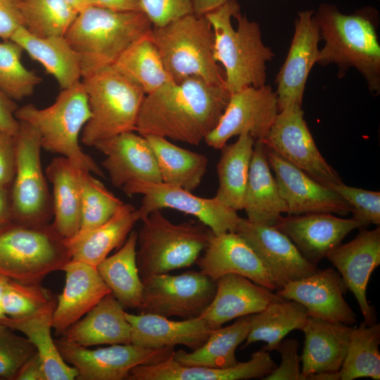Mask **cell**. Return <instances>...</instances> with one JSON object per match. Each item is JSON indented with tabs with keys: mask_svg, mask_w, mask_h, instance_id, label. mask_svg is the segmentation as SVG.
I'll return each instance as SVG.
<instances>
[{
	"mask_svg": "<svg viewBox=\"0 0 380 380\" xmlns=\"http://www.w3.org/2000/svg\"><path fill=\"white\" fill-rule=\"evenodd\" d=\"M231 93L198 77L170 81L146 94L135 132L198 146L220 121Z\"/></svg>",
	"mask_w": 380,
	"mask_h": 380,
	"instance_id": "cell-1",
	"label": "cell"
},
{
	"mask_svg": "<svg viewBox=\"0 0 380 380\" xmlns=\"http://www.w3.org/2000/svg\"><path fill=\"white\" fill-rule=\"evenodd\" d=\"M324 46L317 63L334 64L338 77L348 68H356L364 77L371 94L380 93V45L376 28L378 11L365 7L351 14L339 11L336 6L322 4L315 13Z\"/></svg>",
	"mask_w": 380,
	"mask_h": 380,
	"instance_id": "cell-2",
	"label": "cell"
},
{
	"mask_svg": "<svg viewBox=\"0 0 380 380\" xmlns=\"http://www.w3.org/2000/svg\"><path fill=\"white\" fill-rule=\"evenodd\" d=\"M205 15L214 32L215 59L224 68L227 89L233 94L264 86L266 63L274 53L264 44L258 23L241 13L236 0H227Z\"/></svg>",
	"mask_w": 380,
	"mask_h": 380,
	"instance_id": "cell-3",
	"label": "cell"
},
{
	"mask_svg": "<svg viewBox=\"0 0 380 380\" xmlns=\"http://www.w3.org/2000/svg\"><path fill=\"white\" fill-rule=\"evenodd\" d=\"M152 27L142 11L90 5L78 13L64 37L79 57L82 78L112 66L132 42Z\"/></svg>",
	"mask_w": 380,
	"mask_h": 380,
	"instance_id": "cell-4",
	"label": "cell"
},
{
	"mask_svg": "<svg viewBox=\"0 0 380 380\" xmlns=\"http://www.w3.org/2000/svg\"><path fill=\"white\" fill-rule=\"evenodd\" d=\"M91 113L82 81L61 89L49 106L39 108L32 103L18 107L15 118L32 126L46 151L70 160L82 171L104 177L95 160L85 153L79 139Z\"/></svg>",
	"mask_w": 380,
	"mask_h": 380,
	"instance_id": "cell-5",
	"label": "cell"
},
{
	"mask_svg": "<svg viewBox=\"0 0 380 380\" xmlns=\"http://www.w3.org/2000/svg\"><path fill=\"white\" fill-rule=\"evenodd\" d=\"M153 42L165 70L174 82L198 77L225 86L224 70L215 59V37L205 15H186L152 27Z\"/></svg>",
	"mask_w": 380,
	"mask_h": 380,
	"instance_id": "cell-6",
	"label": "cell"
},
{
	"mask_svg": "<svg viewBox=\"0 0 380 380\" xmlns=\"http://www.w3.org/2000/svg\"><path fill=\"white\" fill-rule=\"evenodd\" d=\"M141 221L137 265L141 279L190 267L213 234L201 222L173 223L160 210L151 211Z\"/></svg>",
	"mask_w": 380,
	"mask_h": 380,
	"instance_id": "cell-7",
	"label": "cell"
},
{
	"mask_svg": "<svg viewBox=\"0 0 380 380\" xmlns=\"http://www.w3.org/2000/svg\"><path fill=\"white\" fill-rule=\"evenodd\" d=\"M90 110V118L81 133L82 142L95 146L120 134L136 129L146 96L135 83L113 66L82 78Z\"/></svg>",
	"mask_w": 380,
	"mask_h": 380,
	"instance_id": "cell-8",
	"label": "cell"
},
{
	"mask_svg": "<svg viewBox=\"0 0 380 380\" xmlns=\"http://www.w3.org/2000/svg\"><path fill=\"white\" fill-rule=\"evenodd\" d=\"M71 260L65 239L51 224L27 226L14 222L0 229V274L39 284Z\"/></svg>",
	"mask_w": 380,
	"mask_h": 380,
	"instance_id": "cell-9",
	"label": "cell"
},
{
	"mask_svg": "<svg viewBox=\"0 0 380 380\" xmlns=\"http://www.w3.org/2000/svg\"><path fill=\"white\" fill-rule=\"evenodd\" d=\"M16 166L10 190L12 220L27 226L50 224L52 197L41 162L42 146L37 131L20 121L15 135Z\"/></svg>",
	"mask_w": 380,
	"mask_h": 380,
	"instance_id": "cell-10",
	"label": "cell"
},
{
	"mask_svg": "<svg viewBox=\"0 0 380 380\" xmlns=\"http://www.w3.org/2000/svg\"><path fill=\"white\" fill-rule=\"evenodd\" d=\"M143 296L138 310L182 319L198 317L212 302L216 283L200 271L177 275L168 273L141 279Z\"/></svg>",
	"mask_w": 380,
	"mask_h": 380,
	"instance_id": "cell-11",
	"label": "cell"
},
{
	"mask_svg": "<svg viewBox=\"0 0 380 380\" xmlns=\"http://www.w3.org/2000/svg\"><path fill=\"white\" fill-rule=\"evenodd\" d=\"M63 360L77 371V380H123L136 366L154 364L168 358L174 347L148 348L132 343L89 349L55 340Z\"/></svg>",
	"mask_w": 380,
	"mask_h": 380,
	"instance_id": "cell-12",
	"label": "cell"
},
{
	"mask_svg": "<svg viewBox=\"0 0 380 380\" xmlns=\"http://www.w3.org/2000/svg\"><path fill=\"white\" fill-rule=\"evenodd\" d=\"M128 196L141 195L138 210L141 220L155 210L171 208L191 215L207 226L215 235L235 232L241 217L237 211L220 203L215 197L196 196L182 187L163 182L139 181L122 188Z\"/></svg>",
	"mask_w": 380,
	"mask_h": 380,
	"instance_id": "cell-13",
	"label": "cell"
},
{
	"mask_svg": "<svg viewBox=\"0 0 380 380\" xmlns=\"http://www.w3.org/2000/svg\"><path fill=\"white\" fill-rule=\"evenodd\" d=\"M303 115L301 106L284 108L263 142L320 184L330 188L343 182L317 148Z\"/></svg>",
	"mask_w": 380,
	"mask_h": 380,
	"instance_id": "cell-14",
	"label": "cell"
},
{
	"mask_svg": "<svg viewBox=\"0 0 380 380\" xmlns=\"http://www.w3.org/2000/svg\"><path fill=\"white\" fill-rule=\"evenodd\" d=\"M279 112L277 96L270 86L246 87L231 94L219 122L204 141L215 149H220L232 137L243 133H248L255 140L264 141Z\"/></svg>",
	"mask_w": 380,
	"mask_h": 380,
	"instance_id": "cell-15",
	"label": "cell"
},
{
	"mask_svg": "<svg viewBox=\"0 0 380 380\" xmlns=\"http://www.w3.org/2000/svg\"><path fill=\"white\" fill-rule=\"evenodd\" d=\"M266 148L288 215L326 213L347 215L352 213V207L341 196Z\"/></svg>",
	"mask_w": 380,
	"mask_h": 380,
	"instance_id": "cell-16",
	"label": "cell"
},
{
	"mask_svg": "<svg viewBox=\"0 0 380 380\" xmlns=\"http://www.w3.org/2000/svg\"><path fill=\"white\" fill-rule=\"evenodd\" d=\"M249 244L272 277L277 290L318 270L308 262L293 243L273 225L240 219L236 232Z\"/></svg>",
	"mask_w": 380,
	"mask_h": 380,
	"instance_id": "cell-17",
	"label": "cell"
},
{
	"mask_svg": "<svg viewBox=\"0 0 380 380\" xmlns=\"http://www.w3.org/2000/svg\"><path fill=\"white\" fill-rule=\"evenodd\" d=\"M320 39L315 12L299 11L286 58L275 80L279 111L289 106H302L307 79L317 63Z\"/></svg>",
	"mask_w": 380,
	"mask_h": 380,
	"instance_id": "cell-18",
	"label": "cell"
},
{
	"mask_svg": "<svg viewBox=\"0 0 380 380\" xmlns=\"http://www.w3.org/2000/svg\"><path fill=\"white\" fill-rule=\"evenodd\" d=\"M326 258L337 269L347 288L355 298L364 322H376V312L367 298L369 277L380 265V228L368 230L360 228L355 239L339 244Z\"/></svg>",
	"mask_w": 380,
	"mask_h": 380,
	"instance_id": "cell-19",
	"label": "cell"
},
{
	"mask_svg": "<svg viewBox=\"0 0 380 380\" xmlns=\"http://www.w3.org/2000/svg\"><path fill=\"white\" fill-rule=\"evenodd\" d=\"M346 291L338 271L329 267L290 281L277 293L284 299L300 303L310 317L354 326L357 316L344 299Z\"/></svg>",
	"mask_w": 380,
	"mask_h": 380,
	"instance_id": "cell-20",
	"label": "cell"
},
{
	"mask_svg": "<svg viewBox=\"0 0 380 380\" xmlns=\"http://www.w3.org/2000/svg\"><path fill=\"white\" fill-rule=\"evenodd\" d=\"M273 226L288 236L303 258L316 267L350 232L364 227L353 217L341 218L326 213L281 216Z\"/></svg>",
	"mask_w": 380,
	"mask_h": 380,
	"instance_id": "cell-21",
	"label": "cell"
},
{
	"mask_svg": "<svg viewBox=\"0 0 380 380\" xmlns=\"http://www.w3.org/2000/svg\"><path fill=\"white\" fill-rule=\"evenodd\" d=\"M196 262L200 272L214 281L225 274H236L272 291L277 290L260 258L236 232L213 234L203 255Z\"/></svg>",
	"mask_w": 380,
	"mask_h": 380,
	"instance_id": "cell-22",
	"label": "cell"
},
{
	"mask_svg": "<svg viewBox=\"0 0 380 380\" xmlns=\"http://www.w3.org/2000/svg\"><path fill=\"white\" fill-rule=\"evenodd\" d=\"M94 147L105 156L102 165L113 186L122 189L139 181L162 182L154 153L147 139L137 132L120 134Z\"/></svg>",
	"mask_w": 380,
	"mask_h": 380,
	"instance_id": "cell-23",
	"label": "cell"
},
{
	"mask_svg": "<svg viewBox=\"0 0 380 380\" xmlns=\"http://www.w3.org/2000/svg\"><path fill=\"white\" fill-rule=\"evenodd\" d=\"M172 355L166 360L141 365L131 369L128 380H247L263 379L277 366L268 351L262 349L251 354L246 362L225 368L184 365Z\"/></svg>",
	"mask_w": 380,
	"mask_h": 380,
	"instance_id": "cell-24",
	"label": "cell"
},
{
	"mask_svg": "<svg viewBox=\"0 0 380 380\" xmlns=\"http://www.w3.org/2000/svg\"><path fill=\"white\" fill-rule=\"evenodd\" d=\"M62 270L65 283L52 317V328L60 336L111 293L94 266L71 259Z\"/></svg>",
	"mask_w": 380,
	"mask_h": 380,
	"instance_id": "cell-25",
	"label": "cell"
},
{
	"mask_svg": "<svg viewBox=\"0 0 380 380\" xmlns=\"http://www.w3.org/2000/svg\"><path fill=\"white\" fill-rule=\"evenodd\" d=\"M215 283L213 299L200 316L213 330L234 319L258 313L269 304L284 299L277 292L236 274H225Z\"/></svg>",
	"mask_w": 380,
	"mask_h": 380,
	"instance_id": "cell-26",
	"label": "cell"
},
{
	"mask_svg": "<svg viewBox=\"0 0 380 380\" xmlns=\"http://www.w3.org/2000/svg\"><path fill=\"white\" fill-rule=\"evenodd\" d=\"M353 327L309 316L302 329L305 341L300 355L301 372L305 380H310L315 374L338 372Z\"/></svg>",
	"mask_w": 380,
	"mask_h": 380,
	"instance_id": "cell-27",
	"label": "cell"
},
{
	"mask_svg": "<svg viewBox=\"0 0 380 380\" xmlns=\"http://www.w3.org/2000/svg\"><path fill=\"white\" fill-rule=\"evenodd\" d=\"M131 327V343L148 348L182 345L194 350L208 339L213 329L200 317L176 321L151 313L125 312Z\"/></svg>",
	"mask_w": 380,
	"mask_h": 380,
	"instance_id": "cell-28",
	"label": "cell"
},
{
	"mask_svg": "<svg viewBox=\"0 0 380 380\" xmlns=\"http://www.w3.org/2000/svg\"><path fill=\"white\" fill-rule=\"evenodd\" d=\"M59 338L84 347L128 344L131 343V327L124 307L110 293Z\"/></svg>",
	"mask_w": 380,
	"mask_h": 380,
	"instance_id": "cell-29",
	"label": "cell"
},
{
	"mask_svg": "<svg viewBox=\"0 0 380 380\" xmlns=\"http://www.w3.org/2000/svg\"><path fill=\"white\" fill-rule=\"evenodd\" d=\"M141 220L138 209L123 203L103 224L86 232H78L65 239L71 259L96 267L115 248H120Z\"/></svg>",
	"mask_w": 380,
	"mask_h": 380,
	"instance_id": "cell-30",
	"label": "cell"
},
{
	"mask_svg": "<svg viewBox=\"0 0 380 380\" xmlns=\"http://www.w3.org/2000/svg\"><path fill=\"white\" fill-rule=\"evenodd\" d=\"M243 210L253 223L274 225L287 206L281 198L262 140H255L250 165Z\"/></svg>",
	"mask_w": 380,
	"mask_h": 380,
	"instance_id": "cell-31",
	"label": "cell"
},
{
	"mask_svg": "<svg viewBox=\"0 0 380 380\" xmlns=\"http://www.w3.org/2000/svg\"><path fill=\"white\" fill-rule=\"evenodd\" d=\"M84 172L63 156L53 158L45 170L46 179L53 186L51 224L65 239L73 236L80 228Z\"/></svg>",
	"mask_w": 380,
	"mask_h": 380,
	"instance_id": "cell-32",
	"label": "cell"
},
{
	"mask_svg": "<svg viewBox=\"0 0 380 380\" xmlns=\"http://www.w3.org/2000/svg\"><path fill=\"white\" fill-rule=\"evenodd\" d=\"M56 302L54 297L44 308L29 317L5 316L0 324L23 333L34 346L46 380H73L77 376V371L63 360L51 336L52 317Z\"/></svg>",
	"mask_w": 380,
	"mask_h": 380,
	"instance_id": "cell-33",
	"label": "cell"
},
{
	"mask_svg": "<svg viewBox=\"0 0 380 380\" xmlns=\"http://www.w3.org/2000/svg\"><path fill=\"white\" fill-rule=\"evenodd\" d=\"M38 61L51 75L61 89L82 80V68L76 52L63 37H38L19 27L10 39Z\"/></svg>",
	"mask_w": 380,
	"mask_h": 380,
	"instance_id": "cell-34",
	"label": "cell"
},
{
	"mask_svg": "<svg viewBox=\"0 0 380 380\" xmlns=\"http://www.w3.org/2000/svg\"><path fill=\"white\" fill-rule=\"evenodd\" d=\"M255 141L248 133H243L235 142L220 148L217 165L218 188L215 197L236 211L243 210Z\"/></svg>",
	"mask_w": 380,
	"mask_h": 380,
	"instance_id": "cell-35",
	"label": "cell"
},
{
	"mask_svg": "<svg viewBox=\"0 0 380 380\" xmlns=\"http://www.w3.org/2000/svg\"><path fill=\"white\" fill-rule=\"evenodd\" d=\"M137 233L132 231L113 255L96 267L111 293L124 308L139 309L143 296V283L137 265Z\"/></svg>",
	"mask_w": 380,
	"mask_h": 380,
	"instance_id": "cell-36",
	"label": "cell"
},
{
	"mask_svg": "<svg viewBox=\"0 0 380 380\" xmlns=\"http://www.w3.org/2000/svg\"><path fill=\"white\" fill-rule=\"evenodd\" d=\"M156 156L162 182L193 191L201 183L208 169L204 154L191 151L157 137H144Z\"/></svg>",
	"mask_w": 380,
	"mask_h": 380,
	"instance_id": "cell-37",
	"label": "cell"
},
{
	"mask_svg": "<svg viewBox=\"0 0 380 380\" xmlns=\"http://www.w3.org/2000/svg\"><path fill=\"white\" fill-rule=\"evenodd\" d=\"M309 315L305 308L293 300L283 299L269 304L262 311L251 315V327L242 348L258 342L262 349L275 350L280 342L293 330H301Z\"/></svg>",
	"mask_w": 380,
	"mask_h": 380,
	"instance_id": "cell-38",
	"label": "cell"
},
{
	"mask_svg": "<svg viewBox=\"0 0 380 380\" xmlns=\"http://www.w3.org/2000/svg\"><path fill=\"white\" fill-rule=\"evenodd\" d=\"M251 327V315L237 318L233 324L212 331L206 341L198 348L187 353L173 351L178 362L189 366L225 368L238 361L236 350L246 339Z\"/></svg>",
	"mask_w": 380,
	"mask_h": 380,
	"instance_id": "cell-39",
	"label": "cell"
},
{
	"mask_svg": "<svg viewBox=\"0 0 380 380\" xmlns=\"http://www.w3.org/2000/svg\"><path fill=\"white\" fill-rule=\"evenodd\" d=\"M151 32L132 42L112 65L146 94L173 81L165 69Z\"/></svg>",
	"mask_w": 380,
	"mask_h": 380,
	"instance_id": "cell-40",
	"label": "cell"
},
{
	"mask_svg": "<svg viewBox=\"0 0 380 380\" xmlns=\"http://www.w3.org/2000/svg\"><path fill=\"white\" fill-rule=\"evenodd\" d=\"M380 324L362 321L354 327L343 363L338 371L341 380L358 378L380 379Z\"/></svg>",
	"mask_w": 380,
	"mask_h": 380,
	"instance_id": "cell-41",
	"label": "cell"
},
{
	"mask_svg": "<svg viewBox=\"0 0 380 380\" xmlns=\"http://www.w3.org/2000/svg\"><path fill=\"white\" fill-rule=\"evenodd\" d=\"M23 27L38 37H63L78 11L66 0H20Z\"/></svg>",
	"mask_w": 380,
	"mask_h": 380,
	"instance_id": "cell-42",
	"label": "cell"
},
{
	"mask_svg": "<svg viewBox=\"0 0 380 380\" xmlns=\"http://www.w3.org/2000/svg\"><path fill=\"white\" fill-rule=\"evenodd\" d=\"M23 51L11 39L0 42V90L14 101L31 96L42 80L21 62Z\"/></svg>",
	"mask_w": 380,
	"mask_h": 380,
	"instance_id": "cell-43",
	"label": "cell"
},
{
	"mask_svg": "<svg viewBox=\"0 0 380 380\" xmlns=\"http://www.w3.org/2000/svg\"><path fill=\"white\" fill-rule=\"evenodd\" d=\"M123 203L91 173L84 172L82 177V220L78 232H86L103 224Z\"/></svg>",
	"mask_w": 380,
	"mask_h": 380,
	"instance_id": "cell-44",
	"label": "cell"
},
{
	"mask_svg": "<svg viewBox=\"0 0 380 380\" xmlns=\"http://www.w3.org/2000/svg\"><path fill=\"white\" fill-rule=\"evenodd\" d=\"M53 298L41 283L28 284L8 279L3 293V312L11 318L29 317L44 308Z\"/></svg>",
	"mask_w": 380,
	"mask_h": 380,
	"instance_id": "cell-45",
	"label": "cell"
},
{
	"mask_svg": "<svg viewBox=\"0 0 380 380\" xmlns=\"http://www.w3.org/2000/svg\"><path fill=\"white\" fill-rule=\"evenodd\" d=\"M37 353L26 337L0 324V377L15 380L20 367Z\"/></svg>",
	"mask_w": 380,
	"mask_h": 380,
	"instance_id": "cell-46",
	"label": "cell"
},
{
	"mask_svg": "<svg viewBox=\"0 0 380 380\" xmlns=\"http://www.w3.org/2000/svg\"><path fill=\"white\" fill-rule=\"evenodd\" d=\"M329 189L346 201L352 207L353 218L363 227L380 224V192L365 190L344 184L343 182Z\"/></svg>",
	"mask_w": 380,
	"mask_h": 380,
	"instance_id": "cell-47",
	"label": "cell"
},
{
	"mask_svg": "<svg viewBox=\"0 0 380 380\" xmlns=\"http://www.w3.org/2000/svg\"><path fill=\"white\" fill-rule=\"evenodd\" d=\"M141 11L153 27L167 23L193 13L191 0H140Z\"/></svg>",
	"mask_w": 380,
	"mask_h": 380,
	"instance_id": "cell-48",
	"label": "cell"
},
{
	"mask_svg": "<svg viewBox=\"0 0 380 380\" xmlns=\"http://www.w3.org/2000/svg\"><path fill=\"white\" fill-rule=\"evenodd\" d=\"M299 343L296 339H283L275 350L281 356L279 366L264 380H305L301 372V359L298 355Z\"/></svg>",
	"mask_w": 380,
	"mask_h": 380,
	"instance_id": "cell-49",
	"label": "cell"
},
{
	"mask_svg": "<svg viewBox=\"0 0 380 380\" xmlns=\"http://www.w3.org/2000/svg\"><path fill=\"white\" fill-rule=\"evenodd\" d=\"M15 166V136L0 131V191L11 190Z\"/></svg>",
	"mask_w": 380,
	"mask_h": 380,
	"instance_id": "cell-50",
	"label": "cell"
},
{
	"mask_svg": "<svg viewBox=\"0 0 380 380\" xmlns=\"http://www.w3.org/2000/svg\"><path fill=\"white\" fill-rule=\"evenodd\" d=\"M21 26L23 17L20 0H0V38L10 39Z\"/></svg>",
	"mask_w": 380,
	"mask_h": 380,
	"instance_id": "cell-51",
	"label": "cell"
},
{
	"mask_svg": "<svg viewBox=\"0 0 380 380\" xmlns=\"http://www.w3.org/2000/svg\"><path fill=\"white\" fill-rule=\"evenodd\" d=\"M18 108L14 100L0 90V131L15 136L20 128V121L15 113Z\"/></svg>",
	"mask_w": 380,
	"mask_h": 380,
	"instance_id": "cell-52",
	"label": "cell"
},
{
	"mask_svg": "<svg viewBox=\"0 0 380 380\" xmlns=\"http://www.w3.org/2000/svg\"><path fill=\"white\" fill-rule=\"evenodd\" d=\"M15 380H46L42 364L37 353L20 367Z\"/></svg>",
	"mask_w": 380,
	"mask_h": 380,
	"instance_id": "cell-53",
	"label": "cell"
},
{
	"mask_svg": "<svg viewBox=\"0 0 380 380\" xmlns=\"http://www.w3.org/2000/svg\"><path fill=\"white\" fill-rule=\"evenodd\" d=\"M89 6H97L120 11H141L140 0H89Z\"/></svg>",
	"mask_w": 380,
	"mask_h": 380,
	"instance_id": "cell-54",
	"label": "cell"
},
{
	"mask_svg": "<svg viewBox=\"0 0 380 380\" xmlns=\"http://www.w3.org/2000/svg\"><path fill=\"white\" fill-rule=\"evenodd\" d=\"M12 222L10 191H0V229Z\"/></svg>",
	"mask_w": 380,
	"mask_h": 380,
	"instance_id": "cell-55",
	"label": "cell"
},
{
	"mask_svg": "<svg viewBox=\"0 0 380 380\" xmlns=\"http://www.w3.org/2000/svg\"><path fill=\"white\" fill-rule=\"evenodd\" d=\"M193 13L196 15H205L222 5L227 0H191Z\"/></svg>",
	"mask_w": 380,
	"mask_h": 380,
	"instance_id": "cell-56",
	"label": "cell"
},
{
	"mask_svg": "<svg viewBox=\"0 0 380 380\" xmlns=\"http://www.w3.org/2000/svg\"><path fill=\"white\" fill-rule=\"evenodd\" d=\"M8 279H9L8 278L0 274V320L4 317L6 316L4 314L3 310H2V298H3L4 288Z\"/></svg>",
	"mask_w": 380,
	"mask_h": 380,
	"instance_id": "cell-57",
	"label": "cell"
},
{
	"mask_svg": "<svg viewBox=\"0 0 380 380\" xmlns=\"http://www.w3.org/2000/svg\"><path fill=\"white\" fill-rule=\"evenodd\" d=\"M78 12L89 6V0H66Z\"/></svg>",
	"mask_w": 380,
	"mask_h": 380,
	"instance_id": "cell-58",
	"label": "cell"
}]
</instances>
